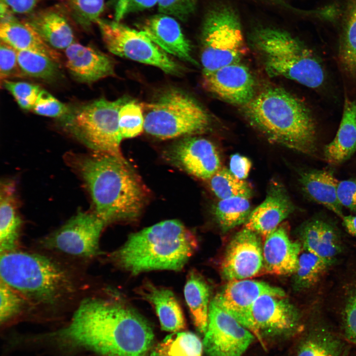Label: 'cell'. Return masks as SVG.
Returning a JSON list of instances; mask_svg holds the SVG:
<instances>
[{"instance_id": "obj_1", "label": "cell", "mask_w": 356, "mask_h": 356, "mask_svg": "<svg viewBox=\"0 0 356 356\" xmlns=\"http://www.w3.org/2000/svg\"><path fill=\"white\" fill-rule=\"evenodd\" d=\"M56 336L102 356H145L154 336L150 324L126 302L103 298L83 300Z\"/></svg>"}, {"instance_id": "obj_2", "label": "cell", "mask_w": 356, "mask_h": 356, "mask_svg": "<svg viewBox=\"0 0 356 356\" xmlns=\"http://www.w3.org/2000/svg\"><path fill=\"white\" fill-rule=\"evenodd\" d=\"M67 160L82 178L94 205V213L105 224L138 217L145 192L128 163L95 151L68 154Z\"/></svg>"}, {"instance_id": "obj_3", "label": "cell", "mask_w": 356, "mask_h": 356, "mask_svg": "<svg viewBox=\"0 0 356 356\" xmlns=\"http://www.w3.org/2000/svg\"><path fill=\"white\" fill-rule=\"evenodd\" d=\"M197 248V239L190 229L178 220H169L130 234L109 258L134 275L154 270L178 271Z\"/></svg>"}, {"instance_id": "obj_4", "label": "cell", "mask_w": 356, "mask_h": 356, "mask_svg": "<svg viewBox=\"0 0 356 356\" xmlns=\"http://www.w3.org/2000/svg\"><path fill=\"white\" fill-rule=\"evenodd\" d=\"M242 108L250 124L270 142L305 154L315 152L312 117L304 104L285 89H267Z\"/></svg>"}, {"instance_id": "obj_5", "label": "cell", "mask_w": 356, "mask_h": 356, "mask_svg": "<svg viewBox=\"0 0 356 356\" xmlns=\"http://www.w3.org/2000/svg\"><path fill=\"white\" fill-rule=\"evenodd\" d=\"M0 279L17 291L28 303L52 306L75 291L71 273L43 255L16 250L0 253Z\"/></svg>"}, {"instance_id": "obj_6", "label": "cell", "mask_w": 356, "mask_h": 356, "mask_svg": "<svg viewBox=\"0 0 356 356\" xmlns=\"http://www.w3.org/2000/svg\"><path fill=\"white\" fill-rule=\"evenodd\" d=\"M250 39L268 76L286 78L311 88L322 84L324 74L321 65L288 32L274 27L257 28Z\"/></svg>"}, {"instance_id": "obj_7", "label": "cell", "mask_w": 356, "mask_h": 356, "mask_svg": "<svg viewBox=\"0 0 356 356\" xmlns=\"http://www.w3.org/2000/svg\"><path fill=\"white\" fill-rule=\"evenodd\" d=\"M146 133L162 139L191 136L205 133L210 116L192 96L171 89L149 103H141Z\"/></svg>"}, {"instance_id": "obj_8", "label": "cell", "mask_w": 356, "mask_h": 356, "mask_svg": "<svg viewBox=\"0 0 356 356\" xmlns=\"http://www.w3.org/2000/svg\"><path fill=\"white\" fill-rule=\"evenodd\" d=\"M129 99L100 98L69 111L63 117L67 129L93 151L108 154L128 163L120 149L123 138L119 112Z\"/></svg>"}, {"instance_id": "obj_9", "label": "cell", "mask_w": 356, "mask_h": 356, "mask_svg": "<svg viewBox=\"0 0 356 356\" xmlns=\"http://www.w3.org/2000/svg\"><path fill=\"white\" fill-rule=\"evenodd\" d=\"M203 73L240 62L246 51L240 19L231 6L220 4L207 12L202 27Z\"/></svg>"}, {"instance_id": "obj_10", "label": "cell", "mask_w": 356, "mask_h": 356, "mask_svg": "<svg viewBox=\"0 0 356 356\" xmlns=\"http://www.w3.org/2000/svg\"><path fill=\"white\" fill-rule=\"evenodd\" d=\"M103 41L112 53L178 75L180 67L169 54L140 31L117 21L99 19L96 22Z\"/></svg>"}, {"instance_id": "obj_11", "label": "cell", "mask_w": 356, "mask_h": 356, "mask_svg": "<svg viewBox=\"0 0 356 356\" xmlns=\"http://www.w3.org/2000/svg\"><path fill=\"white\" fill-rule=\"evenodd\" d=\"M105 225L94 212H80L40 243L46 249L70 256L93 257L99 253V238Z\"/></svg>"}, {"instance_id": "obj_12", "label": "cell", "mask_w": 356, "mask_h": 356, "mask_svg": "<svg viewBox=\"0 0 356 356\" xmlns=\"http://www.w3.org/2000/svg\"><path fill=\"white\" fill-rule=\"evenodd\" d=\"M204 334L203 347L208 356H242L255 336L213 300Z\"/></svg>"}, {"instance_id": "obj_13", "label": "cell", "mask_w": 356, "mask_h": 356, "mask_svg": "<svg viewBox=\"0 0 356 356\" xmlns=\"http://www.w3.org/2000/svg\"><path fill=\"white\" fill-rule=\"evenodd\" d=\"M285 297L280 288L263 281L242 279L229 281L213 300L257 337L252 315L255 301L264 295Z\"/></svg>"}, {"instance_id": "obj_14", "label": "cell", "mask_w": 356, "mask_h": 356, "mask_svg": "<svg viewBox=\"0 0 356 356\" xmlns=\"http://www.w3.org/2000/svg\"><path fill=\"white\" fill-rule=\"evenodd\" d=\"M261 236L244 228L229 243L221 264L223 276L228 281L258 275L264 269Z\"/></svg>"}, {"instance_id": "obj_15", "label": "cell", "mask_w": 356, "mask_h": 356, "mask_svg": "<svg viewBox=\"0 0 356 356\" xmlns=\"http://www.w3.org/2000/svg\"><path fill=\"white\" fill-rule=\"evenodd\" d=\"M203 75V84L206 90L228 103L243 107L256 95L253 76L240 62Z\"/></svg>"}, {"instance_id": "obj_16", "label": "cell", "mask_w": 356, "mask_h": 356, "mask_svg": "<svg viewBox=\"0 0 356 356\" xmlns=\"http://www.w3.org/2000/svg\"><path fill=\"white\" fill-rule=\"evenodd\" d=\"M252 315L257 337L278 336L292 333L297 328L299 313L285 297L264 295L254 303Z\"/></svg>"}, {"instance_id": "obj_17", "label": "cell", "mask_w": 356, "mask_h": 356, "mask_svg": "<svg viewBox=\"0 0 356 356\" xmlns=\"http://www.w3.org/2000/svg\"><path fill=\"white\" fill-rule=\"evenodd\" d=\"M171 160L188 174L209 180L221 169V158L214 144L204 138L187 136L171 149Z\"/></svg>"}, {"instance_id": "obj_18", "label": "cell", "mask_w": 356, "mask_h": 356, "mask_svg": "<svg viewBox=\"0 0 356 356\" xmlns=\"http://www.w3.org/2000/svg\"><path fill=\"white\" fill-rule=\"evenodd\" d=\"M295 210V206L281 182L270 181L266 198L252 211L245 228L266 238Z\"/></svg>"}, {"instance_id": "obj_19", "label": "cell", "mask_w": 356, "mask_h": 356, "mask_svg": "<svg viewBox=\"0 0 356 356\" xmlns=\"http://www.w3.org/2000/svg\"><path fill=\"white\" fill-rule=\"evenodd\" d=\"M140 31L168 54L198 64L192 56L189 41L172 16L162 13L150 16L143 22Z\"/></svg>"}, {"instance_id": "obj_20", "label": "cell", "mask_w": 356, "mask_h": 356, "mask_svg": "<svg viewBox=\"0 0 356 356\" xmlns=\"http://www.w3.org/2000/svg\"><path fill=\"white\" fill-rule=\"evenodd\" d=\"M66 67L79 82L92 83L114 75L110 57L91 46L73 43L65 49Z\"/></svg>"}, {"instance_id": "obj_21", "label": "cell", "mask_w": 356, "mask_h": 356, "mask_svg": "<svg viewBox=\"0 0 356 356\" xmlns=\"http://www.w3.org/2000/svg\"><path fill=\"white\" fill-rule=\"evenodd\" d=\"M301 244L292 241L285 227L279 225L263 244L264 270L275 275L293 274L297 267Z\"/></svg>"}, {"instance_id": "obj_22", "label": "cell", "mask_w": 356, "mask_h": 356, "mask_svg": "<svg viewBox=\"0 0 356 356\" xmlns=\"http://www.w3.org/2000/svg\"><path fill=\"white\" fill-rule=\"evenodd\" d=\"M305 251L320 257L335 259L343 250L340 231L332 222L313 218L305 222L298 229Z\"/></svg>"}, {"instance_id": "obj_23", "label": "cell", "mask_w": 356, "mask_h": 356, "mask_svg": "<svg viewBox=\"0 0 356 356\" xmlns=\"http://www.w3.org/2000/svg\"><path fill=\"white\" fill-rule=\"evenodd\" d=\"M136 293L154 308L163 330L177 332L185 328V320L181 306L170 289L145 281Z\"/></svg>"}, {"instance_id": "obj_24", "label": "cell", "mask_w": 356, "mask_h": 356, "mask_svg": "<svg viewBox=\"0 0 356 356\" xmlns=\"http://www.w3.org/2000/svg\"><path fill=\"white\" fill-rule=\"evenodd\" d=\"M13 181L3 180L0 188V253L16 250L22 225Z\"/></svg>"}, {"instance_id": "obj_25", "label": "cell", "mask_w": 356, "mask_h": 356, "mask_svg": "<svg viewBox=\"0 0 356 356\" xmlns=\"http://www.w3.org/2000/svg\"><path fill=\"white\" fill-rule=\"evenodd\" d=\"M0 41L17 50L28 51L45 56L59 62L60 54L46 44L27 23H22L13 16L1 20Z\"/></svg>"}, {"instance_id": "obj_26", "label": "cell", "mask_w": 356, "mask_h": 356, "mask_svg": "<svg viewBox=\"0 0 356 356\" xmlns=\"http://www.w3.org/2000/svg\"><path fill=\"white\" fill-rule=\"evenodd\" d=\"M356 151V102L346 98L340 124L332 141L323 149L329 164L338 165L349 159Z\"/></svg>"}, {"instance_id": "obj_27", "label": "cell", "mask_w": 356, "mask_h": 356, "mask_svg": "<svg viewBox=\"0 0 356 356\" xmlns=\"http://www.w3.org/2000/svg\"><path fill=\"white\" fill-rule=\"evenodd\" d=\"M299 180L307 197L343 218L342 206L337 194L339 181L332 172L326 170H307L300 174Z\"/></svg>"}, {"instance_id": "obj_28", "label": "cell", "mask_w": 356, "mask_h": 356, "mask_svg": "<svg viewBox=\"0 0 356 356\" xmlns=\"http://www.w3.org/2000/svg\"><path fill=\"white\" fill-rule=\"evenodd\" d=\"M27 23L53 48L65 49L74 43L73 30L59 12L53 10L40 12Z\"/></svg>"}, {"instance_id": "obj_29", "label": "cell", "mask_w": 356, "mask_h": 356, "mask_svg": "<svg viewBox=\"0 0 356 356\" xmlns=\"http://www.w3.org/2000/svg\"><path fill=\"white\" fill-rule=\"evenodd\" d=\"M186 302L194 324L205 334L208 325L210 287L204 278L195 270L190 271L184 288Z\"/></svg>"}, {"instance_id": "obj_30", "label": "cell", "mask_w": 356, "mask_h": 356, "mask_svg": "<svg viewBox=\"0 0 356 356\" xmlns=\"http://www.w3.org/2000/svg\"><path fill=\"white\" fill-rule=\"evenodd\" d=\"M335 261V259L322 258L308 251L300 254L297 267L293 273L294 289L301 291L313 286Z\"/></svg>"}, {"instance_id": "obj_31", "label": "cell", "mask_w": 356, "mask_h": 356, "mask_svg": "<svg viewBox=\"0 0 356 356\" xmlns=\"http://www.w3.org/2000/svg\"><path fill=\"white\" fill-rule=\"evenodd\" d=\"M213 211L218 224L223 231L245 223L252 212L249 198L244 197L220 200Z\"/></svg>"}, {"instance_id": "obj_32", "label": "cell", "mask_w": 356, "mask_h": 356, "mask_svg": "<svg viewBox=\"0 0 356 356\" xmlns=\"http://www.w3.org/2000/svg\"><path fill=\"white\" fill-rule=\"evenodd\" d=\"M340 340L324 328L315 329L300 347L296 356H345Z\"/></svg>"}, {"instance_id": "obj_33", "label": "cell", "mask_w": 356, "mask_h": 356, "mask_svg": "<svg viewBox=\"0 0 356 356\" xmlns=\"http://www.w3.org/2000/svg\"><path fill=\"white\" fill-rule=\"evenodd\" d=\"M340 59L347 71L356 73V0H348L344 13Z\"/></svg>"}, {"instance_id": "obj_34", "label": "cell", "mask_w": 356, "mask_h": 356, "mask_svg": "<svg viewBox=\"0 0 356 356\" xmlns=\"http://www.w3.org/2000/svg\"><path fill=\"white\" fill-rule=\"evenodd\" d=\"M203 343L189 332L178 333L167 337L151 356H202Z\"/></svg>"}, {"instance_id": "obj_35", "label": "cell", "mask_w": 356, "mask_h": 356, "mask_svg": "<svg viewBox=\"0 0 356 356\" xmlns=\"http://www.w3.org/2000/svg\"><path fill=\"white\" fill-rule=\"evenodd\" d=\"M17 54L19 66L25 74L48 81L59 75L58 63L51 59L28 51L17 50Z\"/></svg>"}, {"instance_id": "obj_36", "label": "cell", "mask_w": 356, "mask_h": 356, "mask_svg": "<svg viewBox=\"0 0 356 356\" xmlns=\"http://www.w3.org/2000/svg\"><path fill=\"white\" fill-rule=\"evenodd\" d=\"M209 180L212 191L220 200L233 197L249 199L253 194L247 182L236 178L225 168H221Z\"/></svg>"}, {"instance_id": "obj_37", "label": "cell", "mask_w": 356, "mask_h": 356, "mask_svg": "<svg viewBox=\"0 0 356 356\" xmlns=\"http://www.w3.org/2000/svg\"><path fill=\"white\" fill-rule=\"evenodd\" d=\"M144 116L141 103L129 100L120 108L119 124L123 138L134 137L144 130Z\"/></svg>"}, {"instance_id": "obj_38", "label": "cell", "mask_w": 356, "mask_h": 356, "mask_svg": "<svg viewBox=\"0 0 356 356\" xmlns=\"http://www.w3.org/2000/svg\"><path fill=\"white\" fill-rule=\"evenodd\" d=\"M64 0L74 20L86 29L96 23L104 8V0Z\"/></svg>"}, {"instance_id": "obj_39", "label": "cell", "mask_w": 356, "mask_h": 356, "mask_svg": "<svg viewBox=\"0 0 356 356\" xmlns=\"http://www.w3.org/2000/svg\"><path fill=\"white\" fill-rule=\"evenodd\" d=\"M0 320L5 323L20 313L27 303L15 289L0 279Z\"/></svg>"}, {"instance_id": "obj_40", "label": "cell", "mask_w": 356, "mask_h": 356, "mask_svg": "<svg viewBox=\"0 0 356 356\" xmlns=\"http://www.w3.org/2000/svg\"><path fill=\"white\" fill-rule=\"evenodd\" d=\"M3 87L24 110H33L42 89L36 85L23 82L3 81Z\"/></svg>"}, {"instance_id": "obj_41", "label": "cell", "mask_w": 356, "mask_h": 356, "mask_svg": "<svg viewBox=\"0 0 356 356\" xmlns=\"http://www.w3.org/2000/svg\"><path fill=\"white\" fill-rule=\"evenodd\" d=\"M33 110L38 115L52 118H63L69 111L65 104L44 89L40 91Z\"/></svg>"}, {"instance_id": "obj_42", "label": "cell", "mask_w": 356, "mask_h": 356, "mask_svg": "<svg viewBox=\"0 0 356 356\" xmlns=\"http://www.w3.org/2000/svg\"><path fill=\"white\" fill-rule=\"evenodd\" d=\"M157 4L160 13L185 21L195 11L197 1L196 0H158Z\"/></svg>"}, {"instance_id": "obj_43", "label": "cell", "mask_w": 356, "mask_h": 356, "mask_svg": "<svg viewBox=\"0 0 356 356\" xmlns=\"http://www.w3.org/2000/svg\"><path fill=\"white\" fill-rule=\"evenodd\" d=\"M20 68L17 60V50L0 41V79L1 81L20 74Z\"/></svg>"}, {"instance_id": "obj_44", "label": "cell", "mask_w": 356, "mask_h": 356, "mask_svg": "<svg viewBox=\"0 0 356 356\" xmlns=\"http://www.w3.org/2000/svg\"><path fill=\"white\" fill-rule=\"evenodd\" d=\"M158 0H113L115 20L120 22L129 14L155 5Z\"/></svg>"}, {"instance_id": "obj_45", "label": "cell", "mask_w": 356, "mask_h": 356, "mask_svg": "<svg viewBox=\"0 0 356 356\" xmlns=\"http://www.w3.org/2000/svg\"><path fill=\"white\" fill-rule=\"evenodd\" d=\"M337 194L339 203L351 211L356 212V178L339 181Z\"/></svg>"}, {"instance_id": "obj_46", "label": "cell", "mask_w": 356, "mask_h": 356, "mask_svg": "<svg viewBox=\"0 0 356 356\" xmlns=\"http://www.w3.org/2000/svg\"><path fill=\"white\" fill-rule=\"evenodd\" d=\"M344 329L346 338L356 345V298L348 299L344 312Z\"/></svg>"}, {"instance_id": "obj_47", "label": "cell", "mask_w": 356, "mask_h": 356, "mask_svg": "<svg viewBox=\"0 0 356 356\" xmlns=\"http://www.w3.org/2000/svg\"><path fill=\"white\" fill-rule=\"evenodd\" d=\"M252 163L247 157L239 154L231 156L229 162V171L236 178L244 179L249 173Z\"/></svg>"}, {"instance_id": "obj_48", "label": "cell", "mask_w": 356, "mask_h": 356, "mask_svg": "<svg viewBox=\"0 0 356 356\" xmlns=\"http://www.w3.org/2000/svg\"><path fill=\"white\" fill-rule=\"evenodd\" d=\"M39 0H0L12 13L27 14L32 12Z\"/></svg>"}, {"instance_id": "obj_49", "label": "cell", "mask_w": 356, "mask_h": 356, "mask_svg": "<svg viewBox=\"0 0 356 356\" xmlns=\"http://www.w3.org/2000/svg\"><path fill=\"white\" fill-rule=\"evenodd\" d=\"M342 219L343 224L347 231L356 237V216H344Z\"/></svg>"}, {"instance_id": "obj_50", "label": "cell", "mask_w": 356, "mask_h": 356, "mask_svg": "<svg viewBox=\"0 0 356 356\" xmlns=\"http://www.w3.org/2000/svg\"><path fill=\"white\" fill-rule=\"evenodd\" d=\"M354 296H355L356 297V293H355V294L354 295Z\"/></svg>"}]
</instances>
